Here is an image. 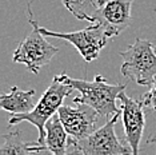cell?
<instances>
[{
    "mask_svg": "<svg viewBox=\"0 0 156 155\" xmlns=\"http://www.w3.org/2000/svg\"><path fill=\"white\" fill-rule=\"evenodd\" d=\"M60 79L73 90L80 92V96L73 98L75 104H86L99 112L100 116L113 118L122 114V108L116 107V99L124 92L126 84H109L103 75H96L92 82L84 79H72L66 74H60Z\"/></svg>",
    "mask_w": 156,
    "mask_h": 155,
    "instance_id": "6da1fadb",
    "label": "cell"
},
{
    "mask_svg": "<svg viewBox=\"0 0 156 155\" xmlns=\"http://www.w3.org/2000/svg\"><path fill=\"white\" fill-rule=\"evenodd\" d=\"M72 87L68 86L60 79L59 75L54 76L51 84L47 87L45 92L41 95L34 111L22 115H11L8 119V126H13L22 122H30L39 131L37 144L44 146L45 139V124L55 114H58L59 108L63 106V102L67 96L72 94Z\"/></svg>",
    "mask_w": 156,
    "mask_h": 155,
    "instance_id": "7a4b0ae2",
    "label": "cell"
},
{
    "mask_svg": "<svg viewBox=\"0 0 156 155\" xmlns=\"http://www.w3.org/2000/svg\"><path fill=\"white\" fill-rule=\"evenodd\" d=\"M30 23L32 27L37 28V31L43 36L67 40L79 51L81 58L86 62H92L95 59H98L101 50L107 45L108 40L115 36V34L107 26L99 22L91 24L90 27L84 28V30L75 31V32H55V31L47 30V28L39 26L32 19V16H30Z\"/></svg>",
    "mask_w": 156,
    "mask_h": 155,
    "instance_id": "3957f363",
    "label": "cell"
},
{
    "mask_svg": "<svg viewBox=\"0 0 156 155\" xmlns=\"http://www.w3.org/2000/svg\"><path fill=\"white\" fill-rule=\"evenodd\" d=\"M120 55L123 59L120 67L123 76L147 87H151L156 82V52L150 40L137 38Z\"/></svg>",
    "mask_w": 156,
    "mask_h": 155,
    "instance_id": "277c9868",
    "label": "cell"
},
{
    "mask_svg": "<svg viewBox=\"0 0 156 155\" xmlns=\"http://www.w3.org/2000/svg\"><path fill=\"white\" fill-rule=\"evenodd\" d=\"M58 52L59 48L47 41L45 36L39 32L37 28L32 27V31L20 40L12 55V60L13 63L24 64L32 74H37L41 67L48 64Z\"/></svg>",
    "mask_w": 156,
    "mask_h": 155,
    "instance_id": "5b68a950",
    "label": "cell"
},
{
    "mask_svg": "<svg viewBox=\"0 0 156 155\" xmlns=\"http://www.w3.org/2000/svg\"><path fill=\"white\" fill-rule=\"evenodd\" d=\"M122 114L115 115L103 127L96 130L86 139L75 142L72 147L79 150L80 155H132L129 146L120 142L115 132V124Z\"/></svg>",
    "mask_w": 156,
    "mask_h": 155,
    "instance_id": "8992f818",
    "label": "cell"
},
{
    "mask_svg": "<svg viewBox=\"0 0 156 155\" xmlns=\"http://www.w3.org/2000/svg\"><path fill=\"white\" fill-rule=\"evenodd\" d=\"M120 108H122V119L124 126V135H126L127 144L129 146L132 155H139L140 142L143 138L145 114L144 106L139 100L127 96L124 92L119 95Z\"/></svg>",
    "mask_w": 156,
    "mask_h": 155,
    "instance_id": "52a82bcc",
    "label": "cell"
},
{
    "mask_svg": "<svg viewBox=\"0 0 156 155\" xmlns=\"http://www.w3.org/2000/svg\"><path fill=\"white\" fill-rule=\"evenodd\" d=\"M58 115L66 131L75 142L86 139L96 131L95 126L100 116L98 111L86 104H79V107L76 108L62 106L58 111Z\"/></svg>",
    "mask_w": 156,
    "mask_h": 155,
    "instance_id": "ba28073f",
    "label": "cell"
},
{
    "mask_svg": "<svg viewBox=\"0 0 156 155\" xmlns=\"http://www.w3.org/2000/svg\"><path fill=\"white\" fill-rule=\"evenodd\" d=\"M133 0H98L96 22L103 23L118 36L131 23Z\"/></svg>",
    "mask_w": 156,
    "mask_h": 155,
    "instance_id": "9c48e42d",
    "label": "cell"
},
{
    "mask_svg": "<svg viewBox=\"0 0 156 155\" xmlns=\"http://www.w3.org/2000/svg\"><path fill=\"white\" fill-rule=\"evenodd\" d=\"M35 95H36L35 90L23 91L17 86H13L8 94L0 96V106L4 111L11 112L12 115L28 114L34 111L37 104L35 102Z\"/></svg>",
    "mask_w": 156,
    "mask_h": 155,
    "instance_id": "30bf717a",
    "label": "cell"
},
{
    "mask_svg": "<svg viewBox=\"0 0 156 155\" xmlns=\"http://www.w3.org/2000/svg\"><path fill=\"white\" fill-rule=\"evenodd\" d=\"M44 146L55 155H67L68 147L72 146V139L66 131L58 114H55L45 124Z\"/></svg>",
    "mask_w": 156,
    "mask_h": 155,
    "instance_id": "8fae6325",
    "label": "cell"
},
{
    "mask_svg": "<svg viewBox=\"0 0 156 155\" xmlns=\"http://www.w3.org/2000/svg\"><path fill=\"white\" fill-rule=\"evenodd\" d=\"M40 144L24 142L20 131H9L3 135L0 155H36Z\"/></svg>",
    "mask_w": 156,
    "mask_h": 155,
    "instance_id": "7c38bea8",
    "label": "cell"
},
{
    "mask_svg": "<svg viewBox=\"0 0 156 155\" xmlns=\"http://www.w3.org/2000/svg\"><path fill=\"white\" fill-rule=\"evenodd\" d=\"M62 3L77 20H87L91 24L96 23L98 2L95 0H62Z\"/></svg>",
    "mask_w": 156,
    "mask_h": 155,
    "instance_id": "4fadbf2b",
    "label": "cell"
},
{
    "mask_svg": "<svg viewBox=\"0 0 156 155\" xmlns=\"http://www.w3.org/2000/svg\"><path fill=\"white\" fill-rule=\"evenodd\" d=\"M140 102L143 103L145 108H151L156 111V82L150 87V90L141 96Z\"/></svg>",
    "mask_w": 156,
    "mask_h": 155,
    "instance_id": "5bb4252c",
    "label": "cell"
},
{
    "mask_svg": "<svg viewBox=\"0 0 156 155\" xmlns=\"http://www.w3.org/2000/svg\"><path fill=\"white\" fill-rule=\"evenodd\" d=\"M36 155H55V154H52L45 146H40L39 147V150L36 151ZM67 155H80V153H79V150H76L75 147H73V150L69 151Z\"/></svg>",
    "mask_w": 156,
    "mask_h": 155,
    "instance_id": "9a60e30c",
    "label": "cell"
},
{
    "mask_svg": "<svg viewBox=\"0 0 156 155\" xmlns=\"http://www.w3.org/2000/svg\"><path fill=\"white\" fill-rule=\"evenodd\" d=\"M155 52H156V47H155Z\"/></svg>",
    "mask_w": 156,
    "mask_h": 155,
    "instance_id": "2e32d148",
    "label": "cell"
}]
</instances>
